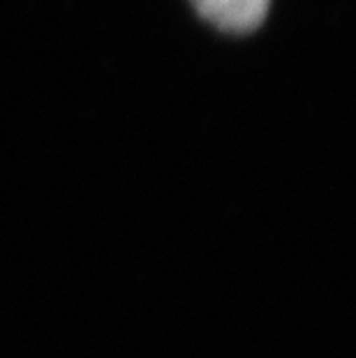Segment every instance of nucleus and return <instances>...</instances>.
Instances as JSON below:
<instances>
[{
	"instance_id": "obj_1",
	"label": "nucleus",
	"mask_w": 356,
	"mask_h": 358,
	"mask_svg": "<svg viewBox=\"0 0 356 358\" xmlns=\"http://www.w3.org/2000/svg\"><path fill=\"white\" fill-rule=\"evenodd\" d=\"M208 21L229 33H250L269 12V0H192Z\"/></svg>"
}]
</instances>
